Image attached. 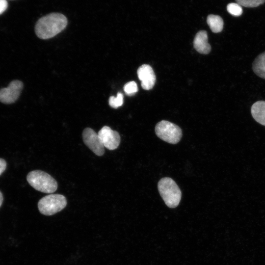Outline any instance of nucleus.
<instances>
[{"mask_svg": "<svg viewBox=\"0 0 265 265\" xmlns=\"http://www.w3.org/2000/svg\"><path fill=\"white\" fill-rule=\"evenodd\" d=\"M67 18L59 13H52L40 18L35 26L36 35L42 39L51 38L67 26Z\"/></svg>", "mask_w": 265, "mask_h": 265, "instance_id": "nucleus-1", "label": "nucleus"}, {"mask_svg": "<svg viewBox=\"0 0 265 265\" xmlns=\"http://www.w3.org/2000/svg\"><path fill=\"white\" fill-rule=\"evenodd\" d=\"M159 193L169 208H176L179 204L182 197L181 191L175 183L170 178L161 179L158 185Z\"/></svg>", "mask_w": 265, "mask_h": 265, "instance_id": "nucleus-2", "label": "nucleus"}, {"mask_svg": "<svg viewBox=\"0 0 265 265\" xmlns=\"http://www.w3.org/2000/svg\"><path fill=\"white\" fill-rule=\"evenodd\" d=\"M26 180L35 189L45 193H52L57 188L55 180L43 171L36 170L30 172Z\"/></svg>", "mask_w": 265, "mask_h": 265, "instance_id": "nucleus-3", "label": "nucleus"}, {"mask_svg": "<svg viewBox=\"0 0 265 265\" xmlns=\"http://www.w3.org/2000/svg\"><path fill=\"white\" fill-rule=\"evenodd\" d=\"M66 205L67 200L64 196L52 194L42 198L38 203V208L42 214L52 215L62 210Z\"/></svg>", "mask_w": 265, "mask_h": 265, "instance_id": "nucleus-4", "label": "nucleus"}, {"mask_svg": "<svg viewBox=\"0 0 265 265\" xmlns=\"http://www.w3.org/2000/svg\"><path fill=\"white\" fill-rule=\"evenodd\" d=\"M155 132L162 140L169 143H178L182 136L181 129L175 124L166 120H162L156 125Z\"/></svg>", "mask_w": 265, "mask_h": 265, "instance_id": "nucleus-5", "label": "nucleus"}, {"mask_svg": "<svg viewBox=\"0 0 265 265\" xmlns=\"http://www.w3.org/2000/svg\"><path fill=\"white\" fill-rule=\"evenodd\" d=\"M23 88V83L19 80H12L7 87L0 89V101L5 104L14 103L19 98Z\"/></svg>", "mask_w": 265, "mask_h": 265, "instance_id": "nucleus-6", "label": "nucleus"}, {"mask_svg": "<svg viewBox=\"0 0 265 265\" xmlns=\"http://www.w3.org/2000/svg\"><path fill=\"white\" fill-rule=\"evenodd\" d=\"M84 144L96 155L102 156L105 153L104 146L98 134L90 128H85L82 132Z\"/></svg>", "mask_w": 265, "mask_h": 265, "instance_id": "nucleus-7", "label": "nucleus"}, {"mask_svg": "<svg viewBox=\"0 0 265 265\" xmlns=\"http://www.w3.org/2000/svg\"><path fill=\"white\" fill-rule=\"evenodd\" d=\"M99 137L104 147L109 150H113L118 148L120 143L119 133L112 130L110 127L104 126L98 132Z\"/></svg>", "mask_w": 265, "mask_h": 265, "instance_id": "nucleus-8", "label": "nucleus"}, {"mask_svg": "<svg viewBox=\"0 0 265 265\" xmlns=\"http://www.w3.org/2000/svg\"><path fill=\"white\" fill-rule=\"evenodd\" d=\"M138 79L141 81V86L145 90L151 89L156 82V76L152 68L148 64H143L137 71Z\"/></svg>", "mask_w": 265, "mask_h": 265, "instance_id": "nucleus-9", "label": "nucleus"}, {"mask_svg": "<svg viewBox=\"0 0 265 265\" xmlns=\"http://www.w3.org/2000/svg\"><path fill=\"white\" fill-rule=\"evenodd\" d=\"M208 41L207 32L204 30L199 31L196 34L193 40L194 48L200 53L208 54L211 50V47Z\"/></svg>", "mask_w": 265, "mask_h": 265, "instance_id": "nucleus-10", "label": "nucleus"}, {"mask_svg": "<svg viewBox=\"0 0 265 265\" xmlns=\"http://www.w3.org/2000/svg\"><path fill=\"white\" fill-rule=\"evenodd\" d=\"M251 114L259 123L265 126V101H258L251 108Z\"/></svg>", "mask_w": 265, "mask_h": 265, "instance_id": "nucleus-11", "label": "nucleus"}, {"mask_svg": "<svg viewBox=\"0 0 265 265\" xmlns=\"http://www.w3.org/2000/svg\"><path fill=\"white\" fill-rule=\"evenodd\" d=\"M252 69L258 76L265 79V52L255 59L252 64Z\"/></svg>", "mask_w": 265, "mask_h": 265, "instance_id": "nucleus-12", "label": "nucleus"}, {"mask_svg": "<svg viewBox=\"0 0 265 265\" xmlns=\"http://www.w3.org/2000/svg\"><path fill=\"white\" fill-rule=\"evenodd\" d=\"M207 22L211 30L214 33L221 32L223 28V21L218 15L211 14L207 19Z\"/></svg>", "mask_w": 265, "mask_h": 265, "instance_id": "nucleus-13", "label": "nucleus"}, {"mask_svg": "<svg viewBox=\"0 0 265 265\" xmlns=\"http://www.w3.org/2000/svg\"><path fill=\"white\" fill-rule=\"evenodd\" d=\"M227 10L230 14L236 17L239 16L242 13L241 6L237 3H230L227 6Z\"/></svg>", "mask_w": 265, "mask_h": 265, "instance_id": "nucleus-14", "label": "nucleus"}, {"mask_svg": "<svg viewBox=\"0 0 265 265\" xmlns=\"http://www.w3.org/2000/svg\"><path fill=\"white\" fill-rule=\"evenodd\" d=\"M109 106L114 108L121 106L123 104V95L118 92L116 97L111 96L108 100Z\"/></svg>", "mask_w": 265, "mask_h": 265, "instance_id": "nucleus-15", "label": "nucleus"}, {"mask_svg": "<svg viewBox=\"0 0 265 265\" xmlns=\"http://www.w3.org/2000/svg\"><path fill=\"white\" fill-rule=\"evenodd\" d=\"M240 6L246 7H255L263 4L265 0H235Z\"/></svg>", "mask_w": 265, "mask_h": 265, "instance_id": "nucleus-16", "label": "nucleus"}, {"mask_svg": "<svg viewBox=\"0 0 265 265\" xmlns=\"http://www.w3.org/2000/svg\"><path fill=\"white\" fill-rule=\"evenodd\" d=\"M124 90L128 95L132 96L134 95L138 91L136 83L134 81L127 83L124 86Z\"/></svg>", "mask_w": 265, "mask_h": 265, "instance_id": "nucleus-17", "label": "nucleus"}, {"mask_svg": "<svg viewBox=\"0 0 265 265\" xmlns=\"http://www.w3.org/2000/svg\"><path fill=\"white\" fill-rule=\"evenodd\" d=\"M7 6L8 3L7 0H0V14L6 10Z\"/></svg>", "mask_w": 265, "mask_h": 265, "instance_id": "nucleus-18", "label": "nucleus"}, {"mask_svg": "<svg viewBox=\"0 0 265 265\" xmlns=\"http://www.w3.org/2000/svg\"><path fill=\"white\" fill-rule=\"evenodd\" d=\"M6 167V162L5 160L0 158V175L5 171Z\"/></svg>", "mask_w": 265, "mask_h": 265, "instance_id": "nucleus-19", "label": "nucleus"}, {"mask_svg": "<svg viewBox=\"0 0 265 265\" xmlns=\"http://www.w3.org/2000/svg\"><path fill=\"white\" fill-rule=\"evenodd\" d=\"M3 201V196L1 192L0 191V207L1 206Z\"/></svg>", "mask_w": 265, "mask_h": 265, "instance_id": "nucleus-20", "label": "nucleus"}]
</instances>
